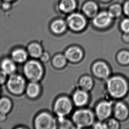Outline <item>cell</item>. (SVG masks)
Here are the masks:
<instances>
[{
    "mask_svg": "<svg viewBox=\"0 0 129 129\" xmlns=\"http://www.w3.org/2000/svg\"><path fill=\"white\" fill-rule=\"evenodd\" d=\"M72 119L76 128L81 129L89 127L94 123L95 115L90 109L79 108L74 112Z\"/></svg>",
    "mask_w": 129,
    "mask_h": 129,
    "instance_id": "1",
    "label": "cell"
},
{
    "mask_svg": "<svg viewBox=\"0 0 129 129\" xmlns=\"http://www.w3.org/2000/svg\"><path fill=\"white\" fill-rule=\"evenodd\" d=\"M23 71L25 76L30 82H39L42 79L44 74L42 64L35 59L26 61L23 66Z\"/></svg>",
    "mask_w": 129,
    "mask_h": 129,
    "instance_id": "2",
    "label": "cell"
},
{
    "mask_svg": "<svg viewBox=\"0 0 129 129\" xmlns=\"http://www.w3.org/2000/svg\"><path fill=\"white\" fill-rule=\"evenodd\" d=\"M107 88L112 96L122 98L127 91V84L122 77L115 76L108 79L107 82Z\"/></svg>",
    "mask_w": 129,
    "mask_h": 129,
    "instance_id": "3",
    "label": "cell"
},
{
    "mask_svg": "<svg viewBox=\"0 0 129 129\" xmlns=\"http://www.w3.org/2000/svg\"><path fill=\"white\" fill-rule=\"evenodd\" d=\"M6 83L8 90L11 93L15 95L23 94L26 88V79L19 74L15 73L10 75Z\"/></svg>",
    "mask_w": 129,
    "mask_h": 129,
    "instance_id": "4",
    "label": "cell"
},
{
    "mask_svg": "<svg viewBox=\"0 0 129 129\" xmlns=\"http://www.w3.org/2000/svg\"><path fill=\"white\" fill-rule=\"evenodd\" d=\"M73 105L72 100L68 96H61L55 101L53 111L58 117H66L71 113Z\"/></svg>",
    "mask_w": 129,
    "mask_h": 129,
    "instance_id": "5",
    "label": "cell"
},
{
    "mask_svg": "<svg viewBox=\"0 0 129 129\" xmlns=\"http://www.w3.org/2000/svg\"><path fill=\"white\" fill-rule=\"evenodd\" d=\"M34 126L37 129H55L57 128V120L51 114L42 112L37 115L34 120Z\"/></svg>",
    "mask_w": 129,
    "mask_h": 129,
    "instance_id": "6",
    "label": "cell"
},
{
    "mask_svg": "<svg viewBox=\"0 0 129 129\" xmlns=\"http://www.w3.org/2000/svg\"><path fill=\"white\" fill-rule=\"evenodd\" d=\"M66 22L70 29L75 32L81 31L84 30L87 24L85 17L78 12L70 14L67 17Z\"/></svg>",
    "mask_w": 129,
    "mask_h": 129,
    "instance_id": "7",
    "label": "cell"
},
{
    "mask_svg": "<svg viewBox=\"0 0 129 129\" xmlns=\"http://www.w3.org/2000/svg\"><path fill=\"white\" fill-rule=\"evenodd\" d=\"M112 111L111 102L107 101H101L96 106L95 115L99 120H104L110 116Z\"/></svg>",
    "mask_w": 129,
    "mask_h": 129,
    "instance_id": "8",
    "label": "cell"
},
{
    "mask_svg": "<svg viewBox=\"0 0 129 129\" xmlns=\"http://www.w3.org/2000/svg\"><path fill=\"white\" fill-rule=\"evenodd\" d=\"M92 72L95 76L101 79H107L110 73L108 66L105 62L101 61H97L93 64Z\"/></svg>",
    "mask_w": 129,
    "mask_h": 129,
    "instance_id": "9",
    "label": "cell"
},
{
    "mask_svg": "<svg viewBox=\"0 0 129 129\" xmlns=\"http://www.w3.org/2000/svg\"><path fill=\"white\" fill-rule=\"evenodd\" d=\"M64 55L68 61L72 63H77L82 59L84 53L81 48L73 46L67 49Z\"/></svg>",
    "mask_w": 129,
    "mask_h": 129,
    "instance_id": "10",
    "label": "cell"
},
{
    "mask_svg": "<svg viewBox=\"0 0 129 129\" xmlns=\"http://www.w3.org/2000/svg\"><path fill=\"white\" fill-rule=\"evenodd\" d=\"M89 99L88 92L79 89L74 92L72 101L75 106L82 108L87 105L89 102Z\"/></svg>",
    "mask_w": 129,
    "mask_h": 129,
    "instance_id": "11",
    "label": "cell"
},
{
    "mask_svg": "<svg viewBox=\"0 0 129 129\" xmlns=\"http://www.w3.org/2000/svg\"><path fill=\"white\" fill-rule=\"evenodd\" d=\"M112 18L109 12H102L94 16L92 23L98 28H105L110 25Z\"/></svg>",
    "mask_w": 129,
    "mask_h": 129,
    "instance_id": "12",
    "label": "cell"
},
{
    "mask_svg": "<svg viewBox=\"0 0 129 129\" xmlns=\"http://www.w3.org/2000/svg\"><path fill=\"white\" fill-rule=\"evenodd\" d=\"M0 68L8 75H10L16 73L17 67L16 63L12 58H5L0 62Z\"/></svg>",
    "mask_w": 129,
    "mask_h": 129,
    "instance_id": "13",
    "label": "cell"
},
{
    "mask_svg": "<svg viewBox=\"0 0 129 129\" xmlns=\"http://www.w3.org/2000/svg\"><path fill=\"white\" fill-rule=\"evenodd\" d=\"M28 52L23 48H18L12 51L11 54V58L16 63H22L26 62L28 59Z\"/></svg>",
    "mask_w": 129,
    "mask_h": 129,
    "instance_id": "14",
    "label": "cell"
},
{
    "mask_svg": "<svg viewBox=\"0 0 129 129\" xmlns=\"http://www.w3.org/2000/svg\"><path fill=\"white\" fill-rule=\"evenodd\" d=\"M25 92L28 98L35 99L40 94L41 87L38 82H30L26 85Z\"/></svg>",
    "mask_w": 129,
    "mask_h": 129,
    "instance_id": "15",
    "label": "cell"
},
{
    "mask_svg": "<svg viewBox=\"0 0 129 129\" xmlns=\"http://www.w3.org/2000/svg\"><path fill=\"white\" fill-rule=\"evenodd\" d=\"M67 23L62 19H57L52 22L50 25V29L53 33L61 35L63 33L67 28Z\"/></svg>",
    "mask_w": 129,
    "mask_h": 129,
    "instance_id": "16",
    "label": "cell"
},
{
    "mask_svg": "<svg viewBox=\"0 0 129 129\" xmlns=\"http://www.w3.org/2000/svg\"><path fill=\"white\" fill-rule=\"evenodd\" d=\"M27 52L29 56L34 59H38L43 52L42 46L40 44L37 42H33L28 45Z\"/></svg>",
    "mask_w": 129,
    "mask_h": 129,
    "instance_id": "17",
    "label": "cell"
},
{
    "mask_svg": "<svg viewBox=\"0 0 129 129\" xmlns=\"http://www.w3.org/2000/svg\"><path fill=\"white\" fill-rule=\"evenodd\" d=\"M76 7V0H60L59 4V10L65 13L73 12Z\"/></svg>",
    "mask_w": 129,
    "mask_h": 129,
    "instance_id": "18",
    "label": "cell"
},
{
    "mask_svg": "<svg viewBox=\"0 0 129 129\" xmlns=\"http://www.w3.org/2000/svg\"><path fill=\"white\" fill-rule=\"evenodd\" d=\"M98 10L97 4L94 2H86L82 7V11L86 16L89 18L96 16Z\"/></svg>",
    "mask_w": 129,
    "mask_h": 129,
    "instance_id": "19",
    "label": "cell"
},
{
    "mask_svg": "<svg viewBox=\"0 0 129 129\" xmlns=\"http://www.w3.org/2000/svg\"><path fill=\"white\" fill-rule=\"evenodd\" d=\"M79 89L89 92L93 88L94 82L92 78L89 75H84L81 77L78 82Z\"/></svg>",
    "mask_w": 129,
    "mask_h": 129,
    "instance_id": "20",
    "label": "cell"
},
{
    "mask_svg": "<svg viewBox=\"0 0 129 129\" xmlns=\"http://www.w3.org/2000/svg\"><path fill=\"white\" fill-rule=\"evenodd\" d=\"M114 114L115 117L119 119L123 120L126 119L128 115L127 108L122 103H117L114 108Z\"/></svg>",
    "mask_w": 129,
    "mask_h": 129,
    "instance_id": "21",
    "label": "cell"
},
{
    "mask_svg": "<svg viewBox=\"0 0 129 129\" xmlns=\"http://www.w3.org/2000/svg\"><path fill=\"white\" fill-rule=\"evenodd\" d=\"M68 60L64 55L58 54L54 56L52 60L53 66L56 69H61L67 64Z\"/></svg>",
    "mask_w": 129,
    "mask_h": 129,
    "instance_id": "22",
    "label": "cell"
},
{
    "mask_svg": "<svg viewBox=\"0 0 129 129\" xmlns=\"http://www.w3.org/2000/svg\"><path fill=\"white\" fill-rule=\"evenodd\" d=\"M12 103L9 98L2 97L0 98V112L7 114L12 109Z\"/></svg>",
    "mask_w": 129,
    "mask_h": 129,
    "instance_id": "23",
    "label": "cell"
},
{
    "mask_svg": "<svg viewBox=\"0 0 129 129\" xmlns=\"http://www.w3.org/2000/svg\"><path fill=\"white\" fill-rule=\"evenodd\" d=\"M57 120V128L59 129H72L75 128L72 121H70L64 117H58Z\"/></svg>",
    "mask_w": 129,
    "mask_h": 129,
    "instance_id": "24",
    "label": "cell"
},
{
    "mask_svg": "<svg viewBox=\"0 0 129 129\" xmlns=\"http://www.w3.org/2000/svg\"><path fill=\"white\" fill-rule=\"evenodd\" d=\"M108 12L112 18L117 17L122 13V8L119 5H114L110 7Z\"/></svg>",
    "mask_w": 129,
    "mask_h": 129,
    "instance_id": "25",
    "label": "cell"
},
{
    "mask_svg": "<svg viewBox=\"0 0 129 129\" xmlns=\"http://www.w3.org/2000/svg\"><path fill=\"white\" fill-rule=\"evenodd\" d=\"M118 59L122 64H127L129 63V52L122 51L120 52L118 56Z\"/></svg>",
    "mask_w": 129,
    "mask_h": 129,
    "instance_id": "26",
    "label": "cell"
},
{
    "mask_svg": "<svg viewBox=\"0 0 129 129\" xmlns=\"http://www.w3.org/2000/svg\"><path fill=\"white\" fill-rule=\"evenodd\" d=\"M106 124L107 129L110 128V129H117L119 127V123L117 121L115 120V119H112L111 120L108 121V122Z\"/></svg>",
    "mask_w": 129,
    "mask_h": 129,
    "instance_id": "27",
    "label": "cell"
},
{
    "mask_svg": "<svg viewBox=\"0 0 129 129\" xmlns=\"http://www.w3.org/2000/svg\"><path fill=\"white\" fill-rule=\"evenodd\" d=\"M121 27L122 30L125 33L129 32V19H126L122 21L121 24Z\"/></svg>",
    "mask_w": 129,
    "mask_h": 129,
    "instance_id": "28",
    "label": "cell"
},
{
    "mask_svg": "<svg viewBox=\"0 0 129 129\" xmlns=\"http://www.w3.org/2000/svg\"><path fill=\"white\" fill-rule=\"evenodd\" d=\"M8 75L3 72L2 70H0V86L5 84L7 82L8 79Z\"/></svg>",
    "mask_w": 129,
    "mask_h": 129,
    "instance_id": "29",
    "label": "cell"
},
{
    "mask_svg": "<svg viewBox=\"0 0 129 129\" xmlns=\"http://www.w3.org/2000/svg\"><path fill=\"white\" fill-rule=\"evenodd\" d=\"M39 59L43 63H46L50 59V55L48 52H43Z\"/></svg>",
    "mask_w": 129,
    "mask_h": 129,
    "instance_id": "30",
    "label": "cell"
},
{
    "mask_svg": "<svg viewBox=\"0 0 129 129\" xmlns=\"http://www.w3.org/2000/svg\"><path fill=\"white\" fill-rule=\"evenodd\" d=\"M93 127L95 129H107L106 123L101 122H98L93 123Z\"/></svg>",
    "mask_w": 129,
    "mask_h": 129,
    "instance_id": "31",
    "label": "cell"
},
{
    "mask_svg": "<svg viewBox=\"0 0 129 129\" xmlns=\"http://www.w3.org/2000/svg\"><path fill=\"white\" fill-rule=\"evenodd\" d=\"M123 9L125 13L129 16V0L125 4Z\"/></svg>",
    "mask_w": 129,
    "mask_h": 129,
    "instance_id": "32",
    "label": "cell"
},
{
    "mask_svg": "<svg viewBox=\"0 0 129 129\" xmlns=\"http://www.w3.org/2000/svg\"><path fill=\"white\" fill-rule=\"evenodd\" d=\"M7 114L0 112V122H5L7 119Z\"/></svg>",
    "mask_w": 129,
    "mask_h": 129,
    "instance_id": "33",
    "label": "cell"
},
{
    "mask_svg": "<svg viewBox=\"0 0 129 129\" xmlns=\"http://www.w3.org/2000/svg\"><path fill=\"white\" fill-rule=\"evenodd\" d=\"M123 38L124 40L126 42H129V33H125L123 36Z\"/></svg>",
    "mask_w": 129,
    "mask_h": 129,
    "instance_id": "34",
    "label": "cell"
},
{
    "mask_svg": "<svg viewBox=\"0 0 129 129\" xmlns=\"http://www.w3.org/2000/svg\"><path fill=\"white\" fill-rule=\"evenodd\" d=\"M2 2H11L12 3V2H14L15 0H0Z\"/></svg>",
    "mask_w": 129,
    "mask_h": 129,
    "instance_id": "35",
    "label": "cell"
},
{
    "mask_svg": "<svg viewBox=\"0 0 129 129\" xmlns=\"http://www.w3.org/2000/svg\"><path fill=\"white\" fill-rule=\"evenodd\" d=\"M101 1L103 2H109V1H110V0H101Z\"/></svg>",
    "mask_w": 129,
    "mask_h": 129,
    "instance_id": "36",
    "label": "cell"
}]
</instances>
